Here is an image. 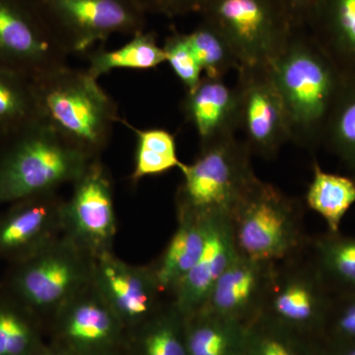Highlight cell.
<instances>
[{
	"label": "cell",
	"mask_w": 355,
	"mask_h": 355,
	"mask_svg": "<svg viewBox=\"0 0 355 355\" xmlns=\"http://www.w3.org/2000/svg\"><path fill=\"white\" fill-rule=\"evenodd\" d=\"M92 286L121 322L146 319L158 312L163 293L153 266H133L111 251L94 257Z\"/></svg>",
	"instance_id": "4fadbf2b"
},
{
	"label": "cell",
	"mask_w": 355,
	"mask_h": 355,
	"mask_svg": "<svg viewBox=\"0 0 355 355\" xmlns=\"http://www.w3.org/2000/svg\"><path fill=\"white\" fill-rule=\"evenodd\" d=\"M330 355H355V342H338L331 340Z\"/></svg>",
	"instance_id": "d590c367"
},
{
	"label": "cell",
	"mask_w": 355,
	"mask_h": 355,
	"mask_svg": "<svg viewBox=\"0 0 355 355\" xmlns=\"http://www.w3.org/2000/svg\"><path fill=\"white\" fill-rule=\"evenodd\" d=\"M202 71L209 78L224 79L231 70L238 71L242 64L229 40L205 20L190 33H186Z\"/></svg>",
	"instance_id": "4316f807"
},
{
	"label": "cell",
	"mask_w": 355,
	"mask_h": 355,
	"mask_svg": "<svg viewBox=\"0 0 355 355\" xmlns=\"http://www.w3.org/2000/svg\"><path fill=\"white\" fill-rule=\"evenodd\" d=\"M166 62L169 64L175 76L179 78L187 91L197 87L202 78V69L191 49L186 33L175 30L165 40L162 46Z\"/></svg>",
	"instance_id": "f546056e"
},
{
	"label": "cell",
	"mask_w": 355,
	"mask_h": 355,
	"mask_svg": "<svg viewBox=\"0 0 355 355\" xmlns=\"http://www.w3.org/2000/svg\"><path fill=\"white\" fill-rule=\"evenodd\" d=\"M38 118L32 80L0 65V139Z\"/></svg>",
	"instance_id": "d4e9b609"
},
{
	"label": "cell",
	"mask_w": 355,
	"mask_h": 355,
	"mask_svg": "<svg viewBox=\"0 0 355 355\" xmlns=\"http://www.w3.org/2000/svg\"><path fill=\"white\" fill-rule=\"evenodd\" d=\"M198 14L229 40L241 67L268 65L293 29L284 0H202Z\"/></svg>",
	"instance_id": "8992f818"
},
{
	"label": "cell",
	"mask_w": 355,
	"mask_h": 355,
	"mask_svg": "<svg viewBox=\"0 0 355 355\" xmlns=\"http://www.w3.org/2000/svg\"><path fill=\"white\" fill-rule=\"evenodd\" d=\"M177 219L176 231L153 265L161 291L170 295L197 263L207 239V220L186 212H177Z\"/></svg>",
	"instance_id": "ffe728a7"
},
{
	"label": "cell",
	"mask_w": 355,
	"mask_h": 355,
	"mask_svg": "<svg viewBox=\"0 0 355 355\" xmlns=\"http://www.w3.org/2000/svg\"><path fill=\"white\" fill-rule=\"evenodd\" d=\"M305 200L307 207L326 222L329 232H340L343 218L355 203L354 180L352 176L324 171L314 161L312 181Z\"/></svg>",
	"instance_id": "603a6c76"
},
{
	"label": "cell",
	"mask_w": 355,
	"mask_h": 355,
	"mask_svg": "<svg viewBox=\"0 0 355 355\" xmlns=\"http://www.w3.org/2000/svg\"><path fill=\"white\" fill-rule=\"evenodd\" d=\"M275 263L240 256L228 266L200 311L243 324L253 323L265 307ZM244 326V324H243Z\"/></svg>",
	"instance_id": "5bb4252c"
},
{
	"label": "cell",
	"mask_w": 355,
	"mask_h": 355,
	"mask_svg": "<svg viewBox=\"0 0 355 355\" xmlns=\"http://www.w3.org/2000/svg\"><path fill=\"white\" fill-rule=\"evenodd\" d=\"M302 203L270 183L257 179L231 214L240 256L277 263L307 246Z\"/></svg>",
	"instance_id": "277c9868"
},
{
	"label": "cell",
	"mask_w": 355,
	"mask_h": 355,
	"mask_svg": "<svg viewBox=\"0 0 355 355\" xmlns=\"http://www.w3.org/2000/svg\"><path fill=\"white\" fill-rule=\"evenodd\" d=\"M64 202L51 191L12 203L0 222V252L25 258L62 235Z\"/></svg>",
	"instance_id": "2e32d148"
},
{
	"label": "cell",
	"mask_w": 355,
	"mask_h": 355,
	"mask_svg": "<svg viewBox=\"0 0 355 355\" xmlns=\"http://www.w3.org/2000/svg\"><path fill=\"white\" fill-rule=\"evenodd\" d=\"M319 0H284L293 27H305L311 12Z\"/></svg>",
	"instance_id": "e575fe53"
},
{
	"label": "cell",
	"mask_w": 355,
	"mask_h": 355,
	"mask_svg": "<svg viewBox=\"0 0 355 355\" xmlns=\"http://www.w3.org/2000/svg\"><path fill=\"white\" fill-rule=\"evenodd\" d=\"M182 111L196 128L200 148L234 137L240 130L239 94L224 79L202 76L197 87L187 91Z\"/></svg>",
	"instance_id": "e0dca14e"
},
{
	"label": "cell",
	"mask_w": 355,
	"mask_h": 355,
	"mask_svg": "<svg viewBox=\"0 0 355 355\" xmlns=\"http://www.w3.org/2000/svg\"><path fill=\"white\" fill-rule=\"evenodd\" d=\"M305 28L343 76L355 78V0H319Z\"/></svg>",
	"instance_id": "ac0fdd59"
},
{
	"label": "cell",
	"mask_w": 355,
	"mask_h": 355,
	"mask_svg": "<svg viewBox=\"0 0 355 355\" xmlns=\"http://www.w3.org/2000/svg\"><path fill=\"white\" fill-rule=\"evenodd\" d=\"M67 340L83 349L103 347L113 340L121 320L92 286L58 311Z\"/></svg>",
	"instance_id": "d6986e66"
},
{
	"label": "cell",
	"mask_w": 355,
	"mask_h": 355,
	"mask_svg": "<svg viewBox=\"0 0 355 355\" xmlns=\"http://www.w3.org/2000/svg\"><path fill=\"white\" fill-rule=\"evenodd\" d=\"M40 355H51L50 354H40Z\"/></svg>",
	"instance_id": "f35d334b"
},
{
	"label": "cell",
	"mask_w": 355,
	"mask_h": 355,
	"mask_svg": "<svg viewBox=\"0 0 355 355\" xmlns=\"http://www.w3.org/2000/svg\"><path fill=\"white\" fill-rule=\"evenodd\" d=\"M307 251L334 295L355 292V236L327 231L309 238Z\"/></svg>",
	"instance_id": "44dd1931"
},
{
	"label": "cell",
	"mask_w": 355,
	"mask_h": 355,
	"mask_svg": "<svg viewBox=\"0 0 355 355\" xmlns=\"http://www.w3.org/2000/svg\"><path fill=\"white\" fill-rule=\"evenodd\" d=\"M184 322V317L172 303L147 331L142 342L144 355H189L186 330L184 336L180 331Z\"/></svg>",
	"instance_id": "f1b7e54d"
},
{
	"label": "cell",
	"mask_w": 355,
	"mask_h": 355,
	"mask_svg": "<svg viewBox=\"0 0 355 355\" xmlns=\"http://www.w3.org/2000/svg\"><path fill=\"white\" fill-rule=\"evenodd\" d=\"M51 29L70 53H84L114 34L144 31L146 15L137 0H37Z\"/></svg>",
	"instance_id": "ba28073f"
},
{
	"label": "cell",
	"mask_w": 355,
	"mask_h": 355,
	"mask_svg": "<svg viewBox=\"0 0 355 355\" xmlns=\"http://www.w3.org/2000/svg\"><path fill=\"white\" fill-rule=\"evenodd\" d=\"M146 14H158L168 18L198 13L202 0H137Z\"/></svg>",
	"instance_id": "d6a6232c"
},
{
	"label": "cell",
	"mask_w": 355,
	"mask_h": 355,
	"mask_svg": "<svg viewBox=\"0 0 355 355\" xmlns=\"http://www.w3.org/2000/svg\"><path fill=\"white\" fill-rule=\"evenodd\" d=\"M331 340L355 342V292L334 295L326 326Z\"/></svg>",
	"instance_id": "1f68e13d"
},
{
	"label": "cell",
	"mask_w": 355,
	"mask_h": 355,
	"mask_svg": "<svg viewBox=\"0 0 355 355\" xmlns=\"http://www.w3.org/2000/svg\"><path fill=\"white\" fill-rule=\"evenodd\" d=\"M22 318L13 308L0 306V355H8L14 330Z\"/></svg>",
	"instance_id": "836d02e7"
},
{
	"label": "cell",
	"mask_w": 355,
	"mask_h": 355,
	"mask_svg": "<svg viewBox=\"0 0 355 355\" xmlns=\"http://www.w3.org/2000/svg\"><path fill=\"white\" fill-rule=\"evenodd\" d=\"M51 355H69L67 354H51Z\"/></svg>",
	"instance_id": "74e56055"
},
{
	"label": "cell",
	"mask_w": 355,
	"mask_h": 355,
	"mask_svg": "<svg viewBox=\"0 0 355 355\" xmlns=\"http://www.w3.org/2000/svg\"><path fill=\"white\" fill-rule=\"evenodd\" d=\"M323 146L355 171V78H347L324 130Z\"/></svg>",
	"instance_id": "83f0119b"
},
{
	"label": "cell",
	"mask_w": 355,
	"mask_h": 355,
	"mask_svg": "<svg viewBox=\"0 0 355 355\" xmlns=\"http://www.w3.org/2000/svg\"><path fill=\"white\" fill-rule=\"evenodd\" d=\"M207 221L202 254L171 294L173 304L184 318L202 309L217 280L238 256L230 217H212Z\"/></svg>",
	"instance_id": "9a60e30c"
},
{
	"label": "cell",
	"mask_w": 355,
	"mask_h": 355,
	"mask_svg": "<svg viewBox=\"0 0 355 355\" xmlns=\"http://www.w3.org/2000/svg\"><path fill=\"white\" fill-rule=\"evenodd\" d=\"M32 84L40 120L91 157L100 158L120 116L98 79L65 64L32 79Z\"/></svg>",
	"instance_id": "7a4b0ae2"
},
{
	"label": "cell",
	"mask_w": 355,
	"mask_h": 355,
	"mask_svg": "<svg viewBox=\"0 0 355 355\" xmlns=\"http://www.w3.org/2000/svg\"><path fill=\"white\" fill-rule=\"evenodd\" d=\"M247 144L236 137L202 147L191 164L182 166L183 181L176 193L177 212L200 217H231L258 179Z\"/></svg>",
	"instance_id": "5b68a950"
},
{
	"label": "cell",
	"mask_w": 355,
	"mask_h": 355,
	"mask_svg": "<svg viewBox=\"0 0 355 355\" xmlns=\"http://www.w3.org/2000/svg\"><path fill=\"white\" fill-rule=\"evenodd\" d=\"M352 179H354V182H355V171L354 172H352Z\"/></svg>",
	"instance_id": "8d00e7d4"
},
{
	"label": "cell",
	"mask_w": 355,
	"mask_h": 355,
	"mask_svg": "<svg viewBox=\"0 0 355 355\" xmlns=\"http://www.w3.org/2000/svg\"><path fill=\"white\" fill-rule=\"evenodd\" d=\"M93 159L37 119L0 139V205L57 191Z\"/></svg>",
	"instance_id": "3957f363"
},
{
	"label": "cell",
	"mask_w": 355,
	"mask_h": 355,
	"mask_svg": "<svg viewBox=\"0 0 355 355\" xmlns=\"http://www.w3.org/2000/svg\"><path fill=\"white\" fill-rule=\"evenodd\" d=\"M333 297L306 246L273 265L261 317L289 330L322 329L326 326Z\"/></svg>",
	"instance_id": "9c48e42d"
},
{
	"label": "cell",
	"mask_w": 355,
	"mask_h": 355,
	"mask_svg": "<svg viewBox=\"0 0 355 355\" xmlns=\"http://www.w3.org/2000/svg\"><path fill=\"white\" fill-rule=\"evenodd\" d=\"M67 55L37 0H0V65L32 80L67 64Z\"/></svg>",
	"instance_id": "30bf717a"
},
{
	"label": "cell",
	"mask_w": 355,
	"mask_h": 355,
	"mask_svg": "<svg viewBox=\"0 0 355 355\" xmlns=\"http://www.w3.org/2000/svg\"><path fill=\"white\" fill-rule=\"evenodd\" d=\"M137 137L135 170L132 179L139 182L146 177L165 174L170 170L181 169L184 163L178 157L176 139L173 133L164 128L139 130L127 121L121 120Z\"/></svg>",
	"instance_id": "484cf974"
},
{
	"label": "cell",
	"mask_w": 355,
	"mask_h": 355,
	"mask_svg": "<svg viewBox=\"0 0 355 355\" xmlns=\"http://www.w3.org/2000/svg\"><path fill=\"white\" fill-rule=\"evenodd\" d=\"M64 207V234L93 257L111 251L116 233L113 183L100 158L89 163Z\"/></svg>",
	"instance_id": "8fae6325"
},
{
	"label": "cell",
	"mask_w": 355,
	"mask_h": 355,
	"mask_svg": "<svg viewBox=\"0 0 355 355\" xmlns=\"http://www.w3.org/2000/svg\"><path fill=\"white\" fill-rule=\"evenodd\" d=\"M189 355H236L244 349L246 327L198 311L184 318Z\"/></svg>",
	"instance_id": "7402d4cb"
},
{
	"label": "cell",
	"mask_w": 355,
	"mask_h": 355,
	"mask_svg": "<svg viewBox=\"0 0 355 355\" xmlns=\"http://www.w3.org/2000/svg\"><path fill=\"white\" fill-rule=\"evenodd\" d=\"M94 257L62 235L22 259L14 277L21 300L57 313L92 282Z\"/></svg>",
	"instance_id": "52a82bcc"
},
{
	"label": "cell",
	"mask_w": 355,
	"mask_h": 355,
	"mask_svg": "<svg viewBox=\"0 0 355 355\" xmlns=\"http://www.w3.org/2000/svg\"><path fill=\"white\" fill-rule=\"evenodd\" d=\"M89 53L86 71L96 79L114 69L148 70L166 62L164 50L159 46L155 33L146 30L133 35L116 50L100 48Z\"/></svg>",
	"instance_id": "cb8c5ba5"
},
{
	"label": "cell",
	"mask_w": 355,
	"mask_h": 355,
	"mask_svg": "<svg viewBox=\"0 0 355 355\" xmlns=\"http://www.w3.org/2000/svg\"><path fill=\"white\" fill-rule=\"evenodd\" d=\"M240 130L252 154L266 160L279 155L291 141L284 102L275 87L268 65L243 67L238 70Z\"/></svg>",
	"instance_id": "7c38bea8"
},
{
	"label": "cell",
	"mask_w": 355,
	"mask_h": 355,
	"mask_svg": "<svg viewBox=\"0 0 355 355\" xmlns=\"http://www.w3.org/2000/svg\"><path fill=\"white\" fill-rule=\"evenodd\" d=\"M268 71L286 109L291 141L315 153L347 77L343 76L305 27H293Z\"/></svg>",
	"instance_id": "6da1fadb"
},
{
	"label": "cell",
	"mask_w": 355,
	"mask_h": 355,
	"mask_svg": "<svg viewBox=\"0 0 355 355\" xmlns=\"http://www.w3.org/2000/svg\"><path fill=\"white\" fill-rule=\"evenodd\" d=\"M266 320L272 330L261 331L254 323L250 324L249 330L246 327L244 345L250 355H302L295 343L282 335L284 327Z\"/></svg>",
	"instance_id": "4dcf8cb0"
}]
</instances>
